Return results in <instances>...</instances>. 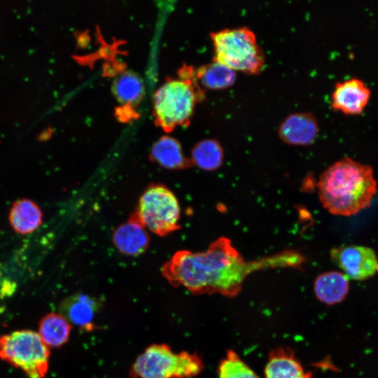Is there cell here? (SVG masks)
<instances>
[{
    "label": "cell",
    "mask_w": 378,
    "mask_h": 378,
    "mask_svg": "<svg viewBox=\"0 0 378 378\" xmlns=\"http://www.w3.org/2000/svg\"><path fill=\"white\" fill-rule=\"evenodd\" d=\"M134 213L146 230L157 235L166 236L181 228L178 201L162 184H151L146 189Z\"/></svg>",
    "instance_id": "52a82bcc"
},
{
    "label": "cell",
    "mask_w": 378,
    "mask_h": 378,
    "mask_svg": "<svg viewBox=\"0 0 378 378\" xmlns=\"http://www.w3.org/2000/svg\"><path fill=\"white\" fill-rule=\"evenodd\" d=\"M180 78L169 79L155 92L153 109L156 123L166 132L188 124L196 103L204 94L195 78V71L186 66Z\"/></svg>",
    "instance_id": "3957f363"
},
{
    "label": "cell",
    "mask_w": 378,
    "mask_h": 378,
    "mask_svg": "<svg viewBox=\"0 0 378 378\" xmlns=\"http://www.w3.org/2000/svg\"><path fill=\"white\" fill-rule=\"evenodd\" d=\"M314 290L317 299L328 305L342 302L349 290L348 277L339 271L319 274L314 281Z\"/></svg>",
    "instance_id": "5bb4252c"
},
{
    "label": "cell",
    "mask_w": 378,
    "mask_h": 378,
    "mask_svg": "<svg viewBox=\"0 0 378 378\" xmlns=\"http://www.w3.org/2000/svg\"><path fill=\"white\" fill-rule=\"evenodd\" d=\"M219 378H260L234 351H227L218 366Z\"/></svg>",
    "instance_id": "44dd1931"
},
{
    "label": "cell",
    "mask_w": 378,
    "mask_h": 378,
    "mask_svg": "<svg viewBox=\"0 0 378 378\" xmlns=\"http://www.w3.org/2000/svg\"><path fill=\"white\" fill-rule=\"evenodd\" d=\"M202 369V361L197 355L176 353L167 345L153 344L137 357L131 374L135 378H189Z\"/></svg>",
    "instance_id": "5b68a950"
},
{
    "label": "cell",
    "mask_w": 378,
    "mask_h": 378,
    "mask_svg": "<svg viewBox=\"0 0 378 378\" xmlns=\"http://www.w3.org/2000/svg\"><path fill=\"white\" fill-rule=\"evenodd\" d=\"M112 239L118 251L128 256H137L144 253L149 244L147 230L134 212L125 223L115 228Z\"/></svg>",
    "instance_id": "8fae6325"
},
{
    "label": "cell",
    "mask_w": 378,
    "mask_h": 378,
    "mask_svg": "<svg viewBox=\"0 0 378 378\" xmlns=\"http://www.w3.org/2000/svg\"><path fill=\"white\" fill-rule=\"evenodd\" d=\"M370 90L360 80L351 78L335 83L331 107L347 115L362 113L370 98Z\"/></svg>",
    "instance_id": "9c48e42d"
},
{
    "label": "cell",
    "mask_w": 378,
    "mask_h": 378,
    "mask_svg": "<svg viewBox=\"0 0 378 378\" xmlns=\"http://www.w3.org/2000/svg\"><path fill=\"white\" fill-rule=\"evenodd\" d=\"M317 188L321 203L330 214L351 216L370 206L377 183L370 166L345 157L322 172Z\"/></svg>",
    "instance_id": "7a4b0ae2"
},
{
    "label": "cell",
    "mask_w": 378,
    "mask_h": 378,
    "mask_svg": "<svg viewBox=\"0 0 378 378\" xmlns=\"http://www.w3.org/2000/svg\"><path fill=\"white\" fill-rule=\"evenodd\" d=\"M318 132V122L310 112H295L281 122L278 134L285 144L308 146L316 139Z\"/></svg>",
    "instance_id": "30bf717a"
},
{
    "label": "cell",
    "mask_w": 378,
    "mask_h": 378,
    "mask_svg": "<svg viewBox=\"0 0 378 378\" xmlns=\"http://www.w3.org/2000/svg\"><path fill=\"white\" fill-rule=\"evenodd\" d=\"M192 164L205 171L220 168L224 160V150L218 141L206 139L197 142L192 149Z\"/></svg>",
    "instance_id": "d6986e66"
},
{
    "label": "cell",
    "mask_w": 378,
    "mask_h": 378,
    "mask_svg": "<svg viewBox=\"0 0 378 378\" xmlns=\"http://www.w3.org/2000/svg\"><path fill=\"white\" fill-rule=\"evenodd\" d=\"M265 378H312L293 351L288 348L274 349L265 367Z\"/></svg>",
    "instance_id": "7c38bea8"
},
{
    "label": "cell",
    "mask_w": 378,
    "mask_h": 378,
    "mask_svg": "<svg viewBox=\"0 0 378 378\" xmlns=\"http://www.w3.org/2000/svg\"><path fill=\"white\" fill-rule=\"evenodd\" d=\"M305 261L302 253L292 250L246 260L228 238L220 237L204 251L176 252L162 265V274L172 286H183L195 295L234 297L252 272L269 268H300Z\"/></svg>",
    "instance_id": "6da1fadb"
},
{
    "label": "cell",
    "mask_w": 378,
    "mask_h": 378,
    "mask_svg": "<svg viewBox=\"0 0 378 378\" xmlns=\"http://www.w3.org/2000/svg\"><path fill=\"white\" fill-rule=\"evenodd\" d=\"M49 356L48 346L36 332L22 330L0 337V358L22 369L29 378H45Z\"/></svg>",
    "instance_id": "8992f818"
},
{
    "label": "cell",
    "mask_w": 378,
    "mask_h": 378,
    "mask_svg": "<svg viewBox=\"0 0 378 378\" xmlns=\"http://www.w3.org/2000/svg\"><path fill=\"white\" fill-rule=\"evenodd\" d=\"M95 300L85 294H75L61 304L60 314L71 324L90 330L97 309Z\"/></svg>",
    "instance_id": "9a60e30c"
},
{
    "label": "cell",
    "mask_w": 378,
    "mask_h": 378,
    "mask_svg": "<svg viewBox=\"0 0 378 378\" xmlns=\"http://www.w3.org/2000/svg\"><path fill=\"white\" fill-rule=\"evenodd\" d=\"M150 158L168 169H185L193 166L191 160L183 153L180 143L169 136L160 137L153 144Z\"/></svg>",
    "instance_id": "2e32d148"
},
{
    "label": "cell",
    "mask_w": 378,
    "mask_h": 378,
    "mask_svg": "<svg viewBox=\"0 0 378 378\" xmlns=\"http://www.w3.org/2000/svg\"><path fill=\"white\" fill-rule=\"evenodd\" d=\"M50 134H51V132H50V130H43L41 134H40V139H45L50 136Z\"/></svg>",
    "instance_id": "7402d4cb"
},
{
    "label": "cell",
    "mask_w": 378,
    "mask_h": 378,
    "mask_svg": "<svg viewBox=\"0 0 378 378\" xmlns=\"http://www.w3.org/2000/svg\"><path fill=\"white\" fill-rule=\"evenodd\" d=\"M71 328L60 314L50 313L41 320L38 334L48 347H59L68 341Z\"/></svg>",
    "instance_id": "ac0fdd59"
},
{
    "label": "cell",
    "mask_w": 378,
    "mask_h": 378,
    "mask_svg": "<svg viewBox=\"0 0 378 378\" xmlns=\"http://www.w3.org/2000/svg\"><path fill=\"white\" fill-rule=\"evenodd\" d=\"M195 77L200 84L210 90H223L232 85L237 78L234 70L216 61L200 66L195 70Z\"/></svg>",
    "instance_id": "e0dca14e"
},
{
    "label": "cell",
    "mask_w": 378,
    "mask_h": 378,
    "mask_svg": "<svg viewBox=\"0 0 378 378\" xmlns=\"http://www.w3.org/2000/svg\"><path fill=\"white\" fill-rule=\"evenodd\" d=\"M332 261L344 274L355 281H365L378 271V259L370 247L360 245H344L332 248L330 252Z\"/></svg>",
    "instance_id": "ba28073f"
},
{
    "label": "cell",
    "mask_w": 378,
    "mask_h": 378,
    "mask_svg": "<svg viewBox=\"0 0 378 378\" xmlns=\"http://www.w3.org/2000/svg\"><path fill=\"white\" fill-rule=\"evenodd\" d=\"M112 90L120 102L131 105L140 101L144 94V87L138 75L131 71H125L114 80Z\"/></svg>",
    "instance_id": "ffe728a7"
},
{
    "label": "cell",
    "mask_w": 378,
    "mask_h": 378,
    "mask_svg": "<svg viewBox=\"0 0 378 378\" xmlns=\"http://www.w3.org/2000/svg\"><path fill=\"white\" fill-rule=\"evenodd\" d=\"M213 59L246 74H260L265 59L255 33L247 27L225 28L210 34Z\"/></svg>",
    "instance_id": "277c9868"
},
{
    "label": "cell",
    "mask_w": 378,
    "mask_h": 378,
    "mask_svg": "<svg viewBox=\"0 0 378 378\" xmlns=\"http://www.w3.org/2000/svg\"><path fill=\"white\" fill-rule=\"evenodd\" d=\"M43 211L33 200L21 198L13 202L8 220L18 234L26 235L35 232L43 223Z\"/></svg>",
    "instance_id": "4fadbf2b"
}]
</instances>
